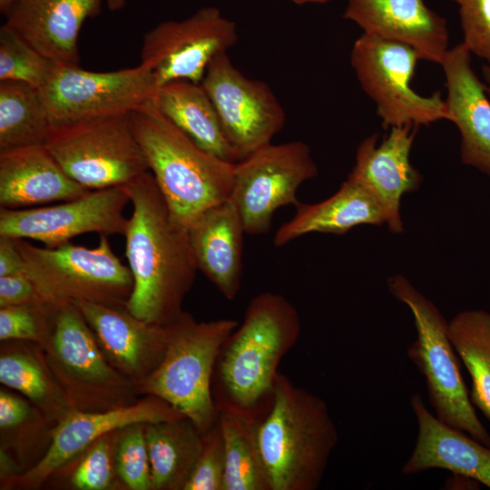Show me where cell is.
<instances>
[{
  "label": "cell",
  "instance_id": "6da1fadb",
  "mask_svg": "<svg viewBox=\"0 0 490 490\" xmlns=\"http://www.w3.org/2000/svg\"><path fill=\"white\" fill-rule=\"evenodd\" d=\"M123 187L132 204L123 235L133 279L126 309L147 323L163 326L181 313L198 271L189 230L172 220L150 171Z\"/></svg>",
  "mask_w": 490,
  "mask_h": 490
},
{
  "label": "cell",
  "instance_id": "7a4b0ae2",
  "mask_svg": "<svg viewBox=\"0 0 490 490\" xmlns=\"http://www.w3.org/2000/svg\"><path fill=\"white\" fill-rule=\"evenodd\" d=\"M300 333L299 315L287 298L271 291L256 295L218 356L211 383L217 407L260 421L271 407L279 365Z\"/></svg>",
  "mask_w": 490,
  "mask_h": 490
},
{
  "label": "cell",
  "instance_id": "3957f363",
  "mask_svg": "<svg viewBox=\"0 0 490 490\" xmlns=\"http://www.w3.org/2000/svg\"><path fill=\"white\" fill-rule=\"evenodd\" d=\"M257 438L270 490H317L338 432L327 402L279 372Z\"/></svg>",
  "mask_w": 490,
  "mask_h": 490
},
{
  "label": "cell",
  "instance_id": "277c9868",
  "mask_svg": "<svg viewBox=\"0 0 490 490\" xmlns=\"http://www.w3.org/2000/svg\"><path fill=\"white\" fill-rule=\"evenodd\" d=\"M129 115L176 224L189 230L202 213L230 198L235 163L197 145L162 115L155 99Z\"/></svg>",
  "mask_w": 490,
  "mask_h": 490
},
{
  "label": "cell",
  "instance_id": "5b68a950",
  "mask_svg": "<svg viewBox=\"0 0 490 490\" xmlns=\"http://www.w3.org/2000/svg\"><path fill=\"white\" fill-rule=\"evenodd\" d=\"M166 325L164 357L138 392L164 399L203 434L218 421L212 376L221 347L239 322L231 318L198 322L182 310Z\"/></svg>",
  "mask_w": 490,
  "mask_h": 490
},
{
  "label": "cell",
  "instance_id": "8992f818",
  "mask_svg": "<svg viewBox=\"0 0 490 490\" xmlns=\"http://www.w3.org/2000/svg\"><path fill=\"white\" fill-rule=\"evenodd\" d=\"M387 285L394 298L407 305L413 315L416 338L407 354L426 380L435 416L490 447V434L470 400L446 318L404 276H392Z\"/></svg>",
  "mask_w": 490,
  "mask_h": 490
},
{
  "label": "cell",
  "instance_id": "52a82bcc",
  "mask_svg": "<svg viewBox=\"0 0 490 490\" xmlns=\"http://www.w3.org/2000/svg\"><path fill=\"white\" fill-rule=\"evenodd\" d=\"M40 348L73 409L104 411L136 402L137 387L108 362L73 302L55 306Z\"/></svg>",
  "mask_w": 490,
  "mask_h": 490
},
{
  "label": "cell",
  "instance_id": "ba28073f",
  "mask_svg": "<svg viewBox=\"0 0 490 490\" xmlns=\"http://www.w3.org/2000/svg\"><path fill=\"white\" fill-rule=\"evenodd\" d=\"M15 243L25 263V274L41 299L53 306L76 300L126 306L133 288L128 266L114 254L108 236L100 235L96 247L66 242L37 247L24 239Z\"/></svg>",
  "mask_w": 490,
  "mask_h": 490
},
{
  "label": "cell",
  "instance_id": "9c48e42d",
  "mask_svg": "<svg viewBox=\"0 0 490 490\" xmlns=\"http://www.w3.org/2000/svg\"><path fill=\"white\" fill-rule=\"evenodd\" d=\"M44 145L90 191L123 186L149 171L129 114L52 126Z\"/></svg>",
  "mask_w": 490,
  "mask_h": 490
},
{
  "label": "cell",
  "instance_id": "30bf717a",
  "mask_svg": "<svg viewBox=\"0 0 490 490\" xmlns=\"http://www.w3.org/2000/svg\"><path fill=\"white\" fill-rule=\"evenodd\" d=\"M419 59L411 46L374 34L363 33L354 43L351 65L385 129L450 121L440 92L422 96L411 87Z\"/></svg>",
  "mask_w": 490,
  "mask_h": 490
},
{
  "label": "cell",
  "instance_id": "8fae6325",
  "mask_svg": "<svg viewBox=\"0 0 490 490\" xmlns=\"http://www.w3.org/2000/svg\"><path fill=\"white\" fill-rule=\"evenodd\" d=\"M159 86L142 65L92 72L56 64L39 89L52 126L130 114L156 98Z\"/></svg>",
  "mask_w": 490,
  "mask_h": 490
},
{
  "label": "cell",
  "instance_id": "7c38bea8",
  "mask_svg": "<svg viewBox=\"0 0 490 490\" xmlns=\"http://www.w3.org/2000/svg\"><path fill=\"white\" fill-rule=\"evenodd\" d=\"M318 174L309 145L301 141L271 142L235 163L230 200L245 232L266 233L277 210L298 206L299 188Z\"/></svg>",
  "mask_w": 490,
  "mask_h": 490
},
{
  "label": "cell",
  "instance_id": "4fadbf2b",
  "mask_svg": "<svg viewBox=\"0 0 490 490\" xmlns=\"http://www.w3.org/2000/svg\"><path fill=\"white\" fill-rule=\"evenodd\" d=\"M201 84L239 162L270 143L282 130L285 112L270 87L242 74L227 52L211 61Z\"/></svg>",
  "mask_w": 490,
  "mask_h": 490
},
{
  "label": "cell",
  "instance_id": "5bb4252c",
  "mask_svg": "<svg viewBox=\"0 0 490 490\" xmlns=\"http://www.w3.org/2000/svg\"><path fill=\"white\" fill-rule=\"evenodd\" d=\"M238 41L234 22L216 7H204L181 21H166L142 38L140 65L159 88L178 80L201 83L211 61Z\"/></svg>",
  "mask_w": 490,
  "mask_h": 490
},
{
  "label": "cell",
  "instance_id": "9a60e30c",
  "mask_svg": "<svg viewBox=\"0 0 490 490\" xmlns=\"http://www.w3.org/2000/svg\"><path fill=\"white\" fill-rule=\"evenodd\" d=\"M130 197L123 186L89 191L62 203L36 208H0V236L32 239L45 247L62 245L84 233L124 235Z\"/></svg>",
  "mask_w": 490,
  "mask_h": 490
},
{
  "label": "cell",
  "instance_id": "2e32d148",
  "mask_svg": "<svg viewBox=\"0 0 490 490\" xmlns=\"http://www.w3.org/2000/svg\"><path fill=\"white\" fill-rule=\"evenodd\" d=\"M185 417L170 403L147 395L133 404L104 411L70 410L57 426L41 460L24 474L15 477L24 487L41 485L49 476L86 451L102 436L135 424H152Z\"/></svg>",
  "mask_w": 490,
  "mask_h": 490
},
{
  "label": "cell",
  "instance_id": "e0dca14e",
  "mask_svg": "<svg viewBox=\"0 0 490 490\" xmlns=\"http://www.w3.org/2000/svg\"><path fill=\"white\" fill-rule=\"evenodd\" d=\"M91 328L108 362L138 387L162 362L168 343L167 325L147 323L126 306L73 301Z\"/></svg>",
  "mask_w": 490,
  "mask_h": 490
},
{
  "label": "cell",
  "instance_id": "ac0fdd59",
  "mask_svg": "<svg viewBox=\"0 0 490 490\" xmlns=\"http://www.w3.org/2000/svg\"><path fill=\"white\" fill-rule=\"evenodd\" d=\"M417 126L391 127L378 143V133L365 138L356 153L348 178L364 186L382 208L391 232L403 230L400 202L404 194L420 186L422 177L410 162Z\"/></svg>",
  "mask_w": 490,
  "mask_h": 490
},
{
  "label": "cell",
  "instance_id": "d6986e66",
  "mask_svg": "<svg viewBox=\"0 0 490 490\" xmlns=\"http://www.w3.org/2000/svg\"><path fill=\"white\" fill-rule=\"evenodd\" d=\"M343 17L365 34L411 46L429 62L440 64L449 49L446 20L424 0H348Z\"/></svg>",
  "mask_w": 490,
  "mask_h": 490
},
{
  "label": "cell",
  "instance_id": "ffe728a7",
  "mask_svg": "<svg viewBox=\"0 0 490 490\" xmlns=\"http://www.w3.org/2000/svg\"><path fill=\"white\" fill-rule=\"evenodd\" d=\"M471 53L460 43L449 48L440 65L446 76V106L461 135V160L490 177V98L471 65Z\"/></svg>",
  "mask_w": 490,
  "mask_h": 490
},
{
  "label": "cell",
  "instance_id": "44dd1931",
  "mask_svg": "<svg viewBox=\"0 0 490 490\" xmlns=\"http://www.w3.org/2000/svg\"><path fill=\"white\" fill-rule=\"evenodd\" d=\"M101 11V0H16L5 24L53 62L79 65L78 36L87 18Z\"/></svg>",
  "mask_w": 490,
  "mask_h": 490
},
{
  "label": "cell",
  "instance_id": "7402d4cb",
  "mask_svg": "<svg viewBox=\"0 0 490 490\" xmlns=\"http://www.w3.org/2000/svg\"><path fill=\"white\" fill-rule=\"evenodd\" d=\"M410 403L418 432L401 473L415 475L439 468L490 488V447L440 421L427 409L419 394H414Z\"/></svg>",
  "mask_w": 490,
  "mask_h": 490
},
{
  "label": "cell",
  "instance_id": "603a6c76",
  "mask_svg": "<svg viewBox=\"0 0 490 490\" xmlns=\"http://www.w3.org/2000/svg\"><path fill=\"white\" fill-rule=\"evenodd\" d=\"M89 191L65 173L44 144L0 152V208L64 201Z\"/></svg>",
  "mask_w": 490,
  "mask_h": 490
},
{
  "label": "cell",
  "instance_id": "cb8c5ba5",
  "mask_svg": "<svg viewBox=\"0 0 490 490\" xmlns=\"http://www.w3.org/2000/svg\"><path fill=\"white\" fill-rule=\"evenodd\" d=\"M198 270L227 299H234L242 276L243 235L240 212L230 199L202 213L189 228Z\"/></svg>",
  "mask_w": 490,
  "mask_h": 490
},
{
  "label": "cell",
  "instance_id": "d4e9b609",
  "mask_svg": "<svg viewBox=\"0 0 490 490\" xmlns=\"http://www.w3.org/2000/svg\"><path fill=\"white\" fill-rule=\"evenodd\" d=\"M296 209L293 217L276 231L275 247L312 232L340 235L358 225L386 223L385 213L374 196L348 177L329 198L313 204L299 202Z\"/></svg>",
  "mask_w": 490,
  "mask_h": 490
},
{
  "label": "cell",
  "instance_id": "484cf974",
  "mask_svg": "<svg viewBox=\"0 0 490 490\" xmlns=\"http://www.w3.org/2000/svg\"><path fill=\"white\" fill-rule=\"evenodd\" d=\"M155 103L162 115L201 149L223 161L239 162L201 83L186 80L170 82L159 88Z\"/></svg>",
  "mask_w": 490,
  "mask_h": 490
},
{
  "label": "cell",
  "instance_id": "4316f807",
  "mask_svg": "<svg viewBox=\"0 0 490 490\" xmlns=\"http://www.w3.org/2000/svg\"><path fill=\"white\" fill-rule=\"evenodd\" d=\"M152 490H183L202 448V433L186 416L145 424Z\"/></svg>",
  "mask_w": 490,
  "mask_h": 490
},
{
  "label": "cell",
  "instance_id": "83f0119b",
  "mask_svg": "<svg viewBox=\"0 0 490 490\" xmlns=\"http://www.w3.org/2000/svg\"><path fill=\"white\" fill-rule=\"evenodd\" d=\"M218 413L225 451L224 490H270L257 438L260 420L229 407H219Z\"/></svg>",
  "mask_w": 490,
  "mask_h": 490
},
{
  "label": "cell",
  "instance_id": "f1b7e54d",
  "mask_svg": "<svg viewBox=\"0 0 490 490\" xmlns=\"http://www.w3.org/2000/svg\"><path fill=\"white\" fill-rule=\"evenodd\" d=\"M0 381L23 394L46 420L59 421L72 407L50 371L42 348L5 349L0 357Z\"/></svg>",
  "mask_w": 490,
  "mask_h": 490
},
{
  "label": "cell",
  "instance_id": "f546056e",
  "mask_svg": "<svg viewBox=\"0 0 490 490\" xmlns=\"http://www.w3.org/2000/svg\"><path fill=\"white\" fill-rule=\"evenodd\" d=\"M51 128L38 89L21 82H0V152L44 144Z\"/></svg>",
  "mask_w": 490,
  "mask_h": 490
},
{
  "label": "cell",
  "instance_id": "4dcf8cb0",
  "mask_svg": "<svg viewBox=\"0 0 490 490\" xmlns=\"http://www.w3.org/2000/svg\"><path fill=\"white\" fill-rule=\"evenodd\" d=\"M448 337L470 375V400L490 421V312H459L448 323Z\"/></svg>",
  "mask_w": 490,
  "mask_h": 490
},
{
  "label": "cell",
  "instance_id": "1f68e13d",
  "mask_svg": "<svg viewBox=\"0 0 490 490\" xmlns=\"http://www.w3.org/2000/svg\"><path fill=\"white\" fill-rule=\"evenodd\" d=\"M56 63L45 57L5 24L0 28V82L14 81L41 89Z\"/></svg>",
  "mask_w": 490,
  "mask_h": 490
},
{
  "label": "cell",
  "instance_id": "d6a6232c",
  "mask_svg": "<svg viewBox=\"0 0 490 490\" xmlns=\"http://www.w3.org/2000/svg\"><path fill=\"white\" fill-rule=\"evenodd\" d=\"M113 465L115 475L129 489L152 490L145 424L128 426L117 431Z\"/></svg>",
  "mask_w": 490,
  "mask_h": 490
},
{
  "label": "cell",
  "instance_id": "836d02e7",
  "mask_svg": "<svg viewBox=\"0 0 490 490\" xmlns=\"http://www.w3.org/2000/svg\"><path fill=\"white\" fill-rule=\"evenodd\" d=\"M54 308L45 302L0 308L1 341H29L41 346L50 329Z\"/></svg>",
  "mask_w": 490,
  "mask_h": 490
},
{
  "label": "cell",
  "instance_id": "e575fe53",
  "mask_svg": "<svg viewBox=\"0 0 490 490\" xmlns=\"http://www.w3.org/2000/svg\"><path fill=\"white\" fill-rule=\"evenodd\" d=\"M117 431L102 436L85 451L71 475L74 488L106 490L113 486V445Z\"/></svg>",
  "mask_w": 490,
  "mask_h": 490
},
{
  "label": "cell",
  "instance_id": "d590c367",
  "mask_svg": "<svg viewBox=\"0 0 490 490\" xmlns=\"http://www.w3.org/2000/svg\"><path fill=\"white\" fill-rule=\"evenodd\" d=\"M202 448L183 490H224L225 451L219 423L202 434Z\"/></svg>",
  "mask_w": 490,
  "mask_h": 490
},
{
  "label": "cell",
  "instance_id": "8d00e7d4",
  "mask_svg": "<svg viewBox=\"0 0 490 490\" xmlns=\"http://www.w3.org/2000/svg\"><path fill=\"white\" fill-rule=\"evenodd\" d=\"M464 41L472 54L490 64V0H456Z\"/></svg>",
  "mask_w": 490,
  "mask_h": 490
},
{
  "label": "cell",
  "instance_id": "74e56055",
  "mask_svg": "<svg viewBox=\"0 0 490 490\" xmlns=\"http://www.w3.org/2000/svg\"><path fill=\"white\" fill-rule=\"evenodd\" d=\"M44 302L26 274L0 277V308Z\"/></svg>",
  "mask_w": 490,
  "mask_h": 490
},
{
  "label": "cell",
  "instance_id": "f35d334b",
  "mask_svg": "<svg viewBox=\"0 0 490 490\" xmlns=\"http://www.w3.org/2000/svg\"><path fill=\"white\" fill-rule=\"evenodd\" d=\"M32 414L28 401L1 389L0 391V427L1 430H11L24 424Z\"/></svg>",
  "mask_w": 490,
  "mask_h": 490
},
{
  "label": "cell",
  "instance_id": "ab89813d",
  "mask_svg": "<svg viewBox=\"0 0 490 490\" xmlns=\"http://www.w3.org/2000/svg\"><path fill=\"white\" fill-rule=\"evenodd\" d=\"M25 274V263L15 239L0 236V277Z\"/></svg>",
  "mask_w": 490,
  "mask_h": 490
},
{
  "label": "cell",
  "instance_id": "60d3db41",
  "mask_svg": "<svg viewBox=\"0 0 490 490\" xmlns=\"http://www.w3.org/2000/svg\"><path fill=\"white\" fill-rule=\"evenodd\" d=\"M126 4V0H107V5L110 11L122 10Z\"/></svg>",
  "mask_w": 490,
  "mask_h": 490
},
{
  "label": "cell",
  "instance_id": "b9f144b4",
  "mask_svg": "<svg viewBox=\"0 0 490 490\" xmlns=\"http://www.w3.org/2000/svg\"><path fill=\"white\" fill-rule=\"evenodd\" d=\"M482 72L485 80L484 83L485 86V90L490 98V64L484 65Z\"/></svg>",
  "mask_w": 490,
  "mask_h": 490
},
{
  "label": "cell",
  "instance_id": "7bdbcfd3",
  "mask_svg": "<svg viewBox=\"0 0 490 490\" xmlns=\"http://www.w3.org/2000/svg\"><path fill=\"white\" fill-rule=\"evenodd\" d=\"M16 0H0V11L5 15Z\"/></svg>",
  "mask_w": 490,
  "mask_h": 490
},
{
  "label": "cell",
  "instance_id": "ee69618b",
  "mask_svg": "<svg viewBox=\"0 0 490 490\" xmlns=\"http://www.w3.org/2000/svg\"><path fill=\"white\" fill-rule=\"evenodd\" d=\"M297 5H307V4H326L330 0H289Z\"/></svg>",
  "mask_w": 490,
  "mask_h": 490
},
{
  "label": "cell",
  "instance_id": "f6af8a7d",
  "mask_svg": "<svg viewBox=\"0 0 490 490\" xmlns=\"http://www.w3.org/2000/svg\"><path fill=\"white\" fill-rule=\"evenodd\" d=\"M454 1H456V0H454Z\"/></svg>",
  "mask_w": 490,
  "mask_h": 490
}]
</instances>
